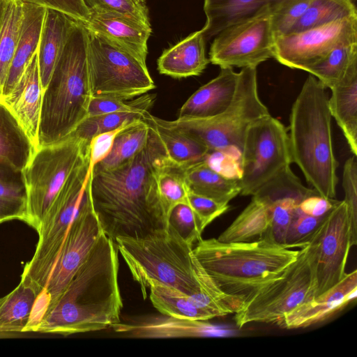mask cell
Returning a JSON list of instances; mask_svg holds the SVG:
<instances>
[{
    "label": "cell",
    "instance_id": "obj_1",
    "mask_svg": "<svg viewBox=\"0 0 357 357\" xmlns=\"http://www.w3.org/2000/svg\"><path fill=\"white\" fill-rule=\"evenodd\" d=\"M149 126L148 142L135 157L114 169H91L93 210L103 233L114 242L118 237L144 238L169 227L156 178L167 157Z\"/></svg>",
    "mask_w": 357,
    "mask_h": 357
},
{
    "label": "cell",
    "instance_id": "obj_2",
    "mask_svg": "<svg viewBox=\"0 0 357 357\" xmlns=\"http://www.w3.org/2000/svg\"><path fill=\"white\" fill-rule=\"evenodd\" d=\"M115 243L144 299L153 280L189 295L197 307L214 317L234 314L244 306L243 299L217 286L195 255L193 246L170 225L144 238L118 237Z\"/></svg>",
    "mask_w": 357,
    "mask_h": 357
},
{
    "label": "cell",
    "instance_id": "obj_3",
    "mask_svg": "<svg viewBox=\"0 0 357 357\" xmlns=\"http://www.w3.org/2000/svg\"><path fill=\"white\" fill-rule=\"evenodd\" d=\"M119 266L116 244L102 233L33 332L69 335L101 331L120 322Z\"/></svg>",
    "mask_w": 357,
    "mask_h": 357
},
{
    "label": "cell",
    "instance_id": "obj_4",
    "mask_svg": "<svg viewBox=\"0 0 357 357\" xmlns=\"http://www.w3.org/2000/svg\"><path fill=\"white\" fill-rule=\"evenodd\" d=\"M326 89L314 76L307 77L291 107L288 135L292 163L320 196L334 199L338 162Z\"/></svg>",
    "mask_w": 357,
    "mask_h": 357
},
{
    "label": "cell",
    "instance_id": "obj_5",
    "mask_svg": "<svg viewBox=\"0 0 357 357\" xmlns=\"http://www.w3.org/2000/svg\"><path fill=\"white\" fill-rule=\"evenodd\" d=\"M193 252L223 292L245 302L281 278L297 259L299 250L264 239L222 243L213 238L199 241Z\"/></svg>",
    "mask_w": 357,
    "mask_h": 357
},
{
    "label": "cell",
    "instance_id": "obj_6",
    "mask_svg": "<svg viewBox=\"0 0 357 357\" xmlns=\"http://www.w3.org/2000/svg\"><path fill=\"white\" fill-rule=\"evenodd\" d=\"M87 49L88 30L77 21L43 92L39 146L66 138L87 116L91 98Z\"/></svg>",
    "mask_w": 357,
    "mask_h": 357
},
{
    "label": "cell",
    "instance_id": "obj_7",
    "mask_svg": "<svg viewBox=\"0 0 357 357\" xmlns=\"http://www.w3.org/2000/svg\"><path fill=\"white\" fill-rule=\"evenodd\" d=\"M91 169L89 155L70 174L42 220L35 252L20 279L37 296L44 290L71 224L90 194Z\"/></svg>",
    "mask_w": 357,
    "mask_h": 357
},
{
    "label": "cell",
    "instance_id": "obj_8",
    "mask_svg": "<svg viewBox=\"0 0 357 357\" xmlns=\"http://www.w3.org/2000/svg\"><path fill=\"white\" fill-rule=\"evenodd\" d=\"M269 114L259 98L257 68H243L239 72L234 98L225 111L209 118L178 117L174 121H166L209 151L236 148L241 152L248 128Z\"/></svg>",
    "mask_w": 357,
    "mask_h": 357
},
{
    "label": "cell",
    "instance_id": "obj_9",
    "mask_svg": "<svg viewBox=\"0 0 357 357\" xmlns=\"http://www.w3.org/2000/svg\"><path fill=\"white\" fill-rule=\"evenodd\" d=\"M90 154V142L73 135L35 151L22 170L25 223L39 231L45 215L69 176Z\"/></svg>",
    "mask_w": 357,
    "mask_h": 357
},
{
    "label": "cell",
    "instance_id": "obj_10",
    "mask_svg": "<svg viewBox=\"0 0 357 357\" xmlns=\"http://www.w3.org/2000/svg\"><path fill=\"white\" fill-rule=\"evenodd\" d=\"M315 271L309 243L279 279L261 287L235 313L239 328L250 323L276 324L284 314L314 297Z\"/></svg>",
    "mask_w": 357,
    "mask_h": 357
},
{
    "label": "cell",
    "instance_id": "obj_11",
    "mask_svg": "<svg viewBox=\"0 0 357 357\" xmlns=\"http://www.w3.org/2000/svg\"><path fill=\"white\" fill-rule=\"evenodd\" d=\"M87 58L91 96L130 100L155 88L146 65L89 30Z\"/></svg>",
    "mask_w": 357,
    "mask_h": 357
},
{
    "label": "cell",
    "instance_id": "obj_12",
    "mask_svg": "<svg viewBox=\"0 0 357 357\" xmlns=\"http://www.w3.org/2000/svg\"><path fill=\"white\" fill-rule=\"evenodd\" d=\"M292 163L287 128L271 114L248 128L241 155L240 195H254Z\"/></svg>",
    "mask_w": 357,
    "mask_h": 357
},
{
    "label": "cell",
    "instance_id": "obj_13",
    "mask_svg": "<svg viewBox=\"0 0 357 357\" xmlns=\"http://www.w3.org/2000/svg\"><path fill=\"white\" fill-rule=\"evenodd\" d=\"M272 13L271 9H265L219 32L211 43L209 61L220 68H257L273 58Z\"/></svg>",
    "mask_w": 357,
    "mask_h": 357
},
{
    "label": "cell",
    "instance_id": "obj_14",
    "mask_svg": "<svg viewBox=\"0 0 357 357\" xmlns=\"http://www.w3.org/2000/svg\"><path fill=\"white\" fill-rule=\"evenodd\" d=\"M102 233L89 194L71 224L44 290L36 298L45 313L63 294Z\"/></svg>",
    "mask_w": 357,
    "mask_h": 357
},
{
    "label": "cell",
    "instance_id": "obj_15",
    "mask_svg": "<svg viewBox=\"0 0 357 357\" xmlns=\"http://www.w3.org/2000/svg\"><path fill=\"white\" fill-rule=\"evenodd\" d=\"M352 43H357V16L275 36L273 58L287 67L305 71L335 48Z\"/></svg>",
    "mask_w": 357,
    "mask_h": 357
},
{
    "label": "cell",
    "instance_id": "obj_16",
    "mask_svg": "<svg viewBox=\"0 0 357 357\" xmlns=\"http://www.w3.org/2000/svg\"><path fill=\"white\" fill-rule=\"evenodd\" d=\"M314 263L315 292L318 296L339 282L351 245L345 202L336 201L309 242Z\"/></svg>",
    "mask_w": 357,
    "mask_h": 357
},
{
    "label": "cell",
    "instance_id": "obj_17",
    "mask_svg": "<svg viewBox=\"0 0 357 357\" xmlns=\"http://www.w3.org/2000/svg\"><path fill=\"white\" fill-rule=\"evenodd\" d=\"M111 328L125 337L135 338L227 337L233 329L208 321L176 318L167 315L149 316L130 322H119Z\"/></svg>",
    "mask_w": 357,
    "mask_h": 357
},
{
    "label": "cell",
    "instance_id": "obj_18",
    "mask_svg": "<svg viewBox=\"0 0 357 357\" xmlns=\"http://www.w3.org/2000/svg\"><path fill=\"white\" fill-rule=\"evenodd\" d=\"M43 92L36 52L10 91L0 96V102L17 119L36 150L39 147Z\"/></svg>",
    "mask_w": 357,
    "mask_h": 357
},
{
    "label": "cell",
    "instance_id": "obj_19",
    "mask_svg": "<svg viewBox=\"0 0 357 357\" xmlns=\"http://www.w3.org/2000/svg\"><path fill=\"white\" fill-rule=\"evenodd\" d=\"M357 271L344 278L322 294L307 301L284 315L276 325L295 329L310 326L328 319L356 298Z\"/></svg>",
    "mask_w": 357,
    "mask_h": 357
},
{
    "label": "cell",
    "instance_id": "obj_20",
    "mask_svg": "<svg viewBox=\"0 0 357 357\" xmlns=\"http://www.w3.org/2000/svg\"><path fill=\"white\" fill-rule=\"evenodd\" d=\"M86 29L116 44L146 65L151 25L135 18L109 12H90Z\"/></svg>",
    "mask_w": 357,
    "mask_h": 357
},
{
    "label": "cell",
    "instance_id": "obj_21",
    "mask_svg": "<svg viewBox=\"0 0 357 357\" xmlns=\"http://www.w3.org/2000/svg\"><path fill=\"white\" fill-rule=\"evenodd\" d=\"M220 69L217 77L202 86L185 102L178 117L209 118L228 108L236 91L239 73L233 68Z\"/></svg>",
    "mask_w": 357,
    "mask_h": 357
},
{
    "label": "cell",
    "instance_id": "obj_22",
    "mask_svg": "<svg viewBox=\"0 0 357 357\" xmlns=\"http://www.w3.org/2000/svg\"><path fill=\"white\" fill-rule=\"evenodd\" d=\"M206 42L202 29L190 33L162 52L157 61L158 72L174 78L201 75L210 62Z\"/></svg>",
    "mask_w": 357,
    "mask_h": 357
},
{
    "label": "cell",
    "instance_id": "obj_23",
    "mask_svg": "<svg viewBox=\"0 0 357 357\" xmlns=\"http://www.w3.org/2000/svg\"><path fill=\"white\" fill-rule=\"evenodd\" d=\"M328 107L347 139L351 153L357 156V60L331 89Z\"/></svg>",
    "mask_w": 357,
    "mask_h": 357
},
{
    "label": "cell",
    "instance_id": "obj_24",
    "mask_svg": "<svg viewBox=\"0 0 357 357\" xmlns=\"http://www.w3.org/2000/svg\"><path fill=\"white\" fill-rule=\"evenodd\" d=\"M290 0H204L206 22L202 29L209 40L236 22L250 17L265 9L275 11Z\"/></svg>",
    "mask_w": 357,
    "mask_h": 357
},
{
    "label": "cell",
    "instance_id": "obj_25",
    "mask_svg": "<svg viewBox=\"0 0 357 357\" xmlns=\"http://www.w3.org/2000/svg\"><path fill=\"white\" fill-rule=\"evenodd\" d=\"M77 22L61 12L46 9L37 50L43 91L47 87L54 66Z\"/></svg>",
    "mask_w": 357,
    "mask_h": 357
},
{
    "label": "cell",
    "instance_id": "obj_26",
    "mask_svg": "<svg viewBox=\"0 0 357 357\" xmlns=\"http://www.w3.org/2000/svg\"><path fill=\"white\" fill-rule=\"evenodd\" d=\"M46 9L42 6L23 2L20 33L1 96L10 91L37 52Z\"/></svg>",
    "mask_w": 357,
    "mask_h": 357
},
{
    "label": "cell",
    "instance_id": "obj_27",
    "mask_svg": "<svg viewBox=\"0 0 357 357\" xmlns=\"http://www.w3.org/2000/svg\"><path fill=\"white\" fill-rule=\"evenodd\" d=\"M143 119L155 129L166 151L168 160L185 168L204 161L208 149L185 132L170 126L166 120L146 112Z\"/></svg>",
    "mask_w": 357,
    "mask_h": 357
},
{
    "label": "cell",
    "instance_id": "obj_28",
    "mask_svg": "<svg viewBox=\"0 0 357 357\" xmlns=\"http://www.w3.org/2000/svg\"><path fill=\"white\" fill-rule=\"evenodd\" d=\"M188 191L211 198L218 202H229L240 195L238 179L227 178L204 160L182 168Z\"/></svg>",
    "mask_w": 357,
    "mask_h": 357
},
{
    "label": "cell",
    "instance_id": "obj_29",
    "mask_svg": "<svg viewBox=\"0 0 357 357\" xmlns=\"http://www.w3.org/2000/svg\"><path fill=\"white\" fill-rule=\"evenodd\" d=\"M35 151L17 119L0 102V161L22 171Z\"/></svg>",
    "mask_w": 357,
    "mask_h": 357
},
{
    "label": "cell",
    "instance_id": "obj_30",
    "mask_svg": "<svg viewBox=\"0 0 357 357\" xmlns=\"http://www.w3.org/2000/svg\"><path fill=\"white\" fill-rule=\"evenodd\" d=\"M150 126L143 119L121 130L116 136L109 154L91 167V171L114 169L135 157L146 146Z\"/></svg>",
    "mask_w": 357,
    "mask_h": 357
},
{
    "label": "cell",
    "instance_id": "obj_31",
    "mask_svg": "<svg viewBox=\"0 0 357 357\" xmlns=\"http://www.w3.org/2000/svg\"><path fill=\"white\" fill-rule=\"evenodd\" d=\"M23 16V1L0 0V96L18 41Z\"/></svg>",
    "mask_w": 357,
    "mask_h": 357
},
{
    "label": "cell",
    "instance_id": "obj_32",
    "mask_svg": "<svg viewBox=\"0 0 357 357\" xmlns=\"http://www.w3.org/2000/svg\"><path fill=\"white\" fill-rule=\"evenodd\" d=\"M37 295L20 282L10 293L0 298V333L17 334L28 325Z\"/></svg>",
    "mask_w": 357,
    "mask_h": 357
},
{
    "label": "cell",
    "instance_id": "obj_33",
    "mask_svg": "<svg viewBox=\"0 0 357 357\" xmlns=\"http://www.w3.org/2000/svg\"><path fill=\"white\" fill-rule=\"evenodd\" d=\"M269 221L266 206L252 196L248 206L217 239L222 243L248 242L257 237L260 239Z\"/></svg>",
    "mask_w": 357,
    "mask_h": 357
},
{
    "label": "cell",
    "instance_id": "obj_34",
    "mask_svg": "<svg viewBox=\"0 0 357 357\" xmlns=\"http://www.w3.org/2000/svg\"><path fill=\"white\" fill-rule=\"evenodd\" d=\"M149 289L153 307L162 314L204 321L215 318L211 314L197 307L188 295L173 287L153 280L149 282Z\"/></svg>",
    "mask_w": 357,
    "mask_h": 357
},
{
    "label": "cell",
    "instance_id": "obj_35",
    "mask_svg": "<svg viewBox=\"0 0 357 357\" xmlns=\"http://www.w3.org/2000/svg\"><path fill=\"white\" fill-rule=\"evenodd\" d=\"M352 16H357L352 0H312L305 13L289 33Z\"/></svg>",
    "mask_w": 357,
    "mask_h": 357
},
{
    "label": "cell",
    "instance_id": "obj_36",
    "mask_svg": "<svg viewBox=\"0 0 357 357\" xmlns=\"http://www.w3.org/2000/svg\"><path fill=\"white\" fill-rule=\"evenodd\" d=\"M357 60V43L339 46L305 71L330 89L344 76L351 63Z\"/></svg>",
    "mask_w": 357,
    "mask_h": 357
},
{
    "label": "cell",
    "instance_id": "obj_37",
    "mask_svg": "<svg viewBox=\"0 0 357 357\" xmlns=\"http://www.w3.org/2000/svg\"><path fill=\"white\" fill-rule=\"evenodd\" d=\"M314 195L319 194L314 189L303 185L289 167L264 183L252 196L267 205L274 200L287 197L301 203Z\"/></svg>",
    "mask_w": 357,
    "mask_h": 357
},
{
    "label": "cell",
    "instance_id": "obj_38",
    "mask_svg": "<svg viewBox=\"0 0 357 357\" xmlns=\"http://www.w3.org/2000/svg\"><path fill=\"white\" fill-rule=\"evenodd\" d=\"M156 178L159 195L168 218L176 205L189 204L183 169L174 165L167 159L158 167Z\"/></svg>",
    "mask_w": 357,
    "mask_h": 357
},
{
    "label": "cell",
    "instance_id": "obj_39",
    "mask_svg": "<svg viewBox=\"0 0 357 357\" xmlns=\"http://www.w3.org/2000/svg\"><path fill=\"white\" fill-rule=\"evenodd\" d=\"M146 112H118L87 116L70 135L90 142L99 134L117 129L125 124L143 119Z\"/></svg>",
    "mask_w": 357,
    "mask_h": 357
},
{
    "label": "cell",
    "instance_id": "obj_40",
    "mask_svg": "<svg viewBox=\"0 0 357 357\" xmlns=\"http://www.w3.org/2000/svg\"><path fill=\"white\" fill-rule=\"evenodd\" d=\"M300 203L293 198H281L266 205L269 215V225L260 239L284 246L292 219Z\"/></svg>",
    "mask_w": 357,
    "mask_h": 357
},
{
    "label": "cell",
    "instance_id": "obj_41",
    "mask_svg": "<svg viewBox=\"0 0 357 357\" xmlns=\"http://www.w3.org/2000/svg\"><path fill=\"white\" fill-rule=\"evenodd\" d=\"M155 99V94L147 93L130 100L111 96H91L87 116L118 112H149Z\"/></svg>",
    "mask_w": 357,
    "mask_h": 357
},
{
    "label": "cell",
    "instance_id": "obj_42",
    "mask_svg": "<svg viewBox=\"0 0 357 357\" xmlns=\"http://www.w3.org/2000/svg\"><path fill=\"white\" fill-rule=\"evenodd\" d=\"M168 223L188 243L192 245L201 241L203 228L189 204H178L170 211Z\"/></svg>",
    "mask_w": 357,
    "mask_h": 357
},
{
    "label": "cell",
    "instance_id": "obj_43",
    "mask_svg": "<svg viewBox=\"0 0 357 357\" xmlns=\"http://www.w3.org/2000/svg\"><path fill=\"white\" fill-rule=\"evenodd\" d=\"M90 12H109L135 18L151 25L146 0H82Z\"/></svg>",
    "mask_w": 357,
    "mask_h": 357
},
{
    "label": "cell",
    "instance_id": "obj_44",
    "mask_svg": "<svg viewBox=\"0 0 357 357\" xmlns=\"http://www.w3.org/2000/svg\"><path fill=\"white\" fill-rule=\"evenodd\" d=\"M343 200L347 207L351 245L357 244V159L353 155L344 163L342 173Z\"/></svg>",
    "mask_w": 357,
    "mask_h": 357
},
{
    "label": "cell",
    "instance_id": "obj_45",
    "mask_svg": "<svg viewBox=\"0 0 357 357\" xmlns=\"http://www.w3.org/2000/svg\"><path fill=\"white\" fill-rule=\"evenodd\" d=\"M326 215L321 217L310 216L301 212L298 208L289 228L284 246L302 248L307 245Z\"/></svg>",
    "mask_w": 357,
    "mask_h": 357
},
{
    "label": "cell",
    "instance_id": "obj_46",
    "mask_svg": "<svg viewBox=\"0 0 357 357\" xmlns=\"http://www.w3.org/2000/svg\"><path fill=\"white\" fill-rule=\"evenodd\" d=\"M312 0H290L272 13L275 37L289 33L303 17Z\"/></svg>",
    "mask_w": 357,
    "mask_h": 357
},
{
    "label": "cell",
    "instance_id": "obj_47",
    "mask_svg": "<svg viewBox=\"0 0 357 357\" xmlns=\"http://www.w3.org/2000/svg\"><path fill=\"white\" fill-rule=\"evenodd\" d=\"M0 198L26 204V189L22 171L0 161Z\"/></svg>",
    "mask_w": 357,
    "mask_h": 357
},
{
    "label": "cell",
    "instance_id": "obj_48",
    "mask_svg": "<svg viewBox=\"0 0 357 357\" xmlns=\"http://www.w3.org/2000/svg\"><path fill=\"white\" fill-rule=\"evenodd\" d=\"M188 199L195 214L205 229L215 219L229 209V204L218 202L211 198L188 191Z\"/></svg>",
    "mask_w": 357,
    "mask_h": 357
},
{
    "label": "cell",
    "instance_id": "obj_49",
    "mask_svg": "<svg viewBox=\"0 0 357 357\" xmlns=\"http://www.w3.org/2000/svg\"><path fill=\"white\" fill-rule=\"evenodd\" d=\"M23 2L61 12L74 20L86 23L90 13L82 0H21Z\"/></svg>",
    "mask_w": 357,
    "mask_h": 357
},
{
    "label": "cell",
    "instance_id": "obj_50",
    "mask_svg": "<svg viewBox=\"0 0 357 357\" xmlns=\"http://www.w3.org/2000/svg\"><path fill=\"white\" fill-rule=\"evenodd\" d=\"M130 123L125 124L117 129L99 134L91 140L90 151L91 167L103 160L109 154L116 135Z\"/></svg>",
    "mask_w": 357,
    "mask_h": 357
},
{
    "label": "cell",
    "instance_id": "obj_51",
    "mask_svg": "<svg viewBox=\"0 0 357 357\" xmlns=\"http://www.w3.org/2000/svg\"><path fill=\"white\" fill-rule=\"evenodd\" d=\"M336 201L334 199L325 198L319 195H314L304 199L300 203L298 208L306 215L321 217L331 210Z\"/></svg>",
    "mask_w": 357,
    "mask_h": 357
},
{
    "label": "cell",
    "instance_id": "obj_52",
    "mask_svg": "<svg viewBox=\"0 0 357 357\" xmlns=\"http://www.w3.org/2000/svg\"><path fill=\"white\" fill-rule=\"evenodd\" d=\"M26 204L24 203L0 198V218L6 221L19 220L24 222Z\"/></svg>",
    "mask_w": 357,
    "mask_h": 357
},
{
    "label": "cell",
    "instance_id": "obj_53",
    "mask_svg": "<svg viewBox=\"0 0 357 357\" xmlns=\"http://www.w3.org/2000/svg\"><path fill=\"white\" fill-rule=\"evenodd\" d=\"M4 222H6V221L3 219L0 218V224L3 223Z\"/></svg>",
    "mask_w": 357,
    "mask_h": 357
}]
</instances>
